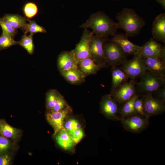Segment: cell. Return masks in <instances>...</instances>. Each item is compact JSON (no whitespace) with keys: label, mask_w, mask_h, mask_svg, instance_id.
<instances>
[{"label":"cell","mask_w":165,"mask_h":165,"mask_svg":"<svg viewBox=\"0 0 165 165\" xmlns=\"http://www.w3.org/2000/svg\"><path fill=\"white\" fill-rule=\"evenodd\" d=\"M80 28H90L94 35L105 38L110 36H113L118 29L117 23L102 12H98L91 15Z\"/></svg>","instance_id":"cell-1"},{"label":"cell","mask_w":165,"mask_h":165,"mask_svg":"<svg viewBox=\"0 0 165 165\" xmlns=\"http://www.w3.org/2000/svg\"><path fill=\"white\" fill-rule=\"evenodd\" d=\"M118 28L123 30L128 37L134 36L139 33L145 24L143 19L133 9L124 8L116 16Z\"/></svg>","instance_id":"cell-2"},{"label":"cell","mask_w":165,"mask_h":165,"mask_svg":"<svg viewBox=\"0 0 165 165\" xmlns=\"http://www.w3.org/2000/svg\"><path fill=\"white\" fill-rule=\"evenodd\" d=\"M108 41L103 45L106 65L112 67L122 65L127 60V55L117 43L109 40Z\"/></svg>","instance_id":"cell-3"},{"label":"cell","mask_w":165,"mask_h":165,"mask_svg":"<svg viewBox=\"0 0 165 165\" xmlns=\"http://www.w3.org/2000/svg\"><path fill=\"white\" fill-rule=\"evenodd\" d=\"M137 83L138 91L147 94H152L164 85L165 76H155L146 71L141 77Z\"/></svg>","instance_id":"cell-4"},{"label":"cell","mask_w":165,"mask_h":165,"mask_svg":"<svg viewBox=\"0 0 165 165\" xmlns=\"http://www.w3.org/2000/svg\"><path fill=\"white\" fill-rule=\"evenodd\" d=\"M120 68L128 78L133 79L141 77L147 71L142 57L139 54L134 55L131 59L125 61Z\"/></svg>","instance_id":"cell-5"},{"label":"cell","mask_w":165,"mask_h":165,"mask_svg":"<svg viewBox=\"0 0 165 165\" xmlns=\"http://www.w3.org/2000/svg\"><path fill=\"white\" fill-rule=\"evenodd\" d=\"M119 120L122 126L126 130L134 133L141 132L149 124L148 118L138 114L125 118H120Z\"/></svg>","instance_id":"cell-6"},{"label":"cell","mask_w":165,"mask_h":165,"mask_svg":"<svg viewBox=\"0 0 165 165\" xmlns=\"http://www.w3.org/2000/svg\"><path fill=\"white\" fill-rule=\"evenodd\" d=\"M93 35L92 31H89L87 28H84L80 41L73 50L78 64L84 59L92 58L90 44Z\"/></svg>","instance_id":"cell-7"},{"label":"cell","mask_w":165,"mask_h":165,"mask_svg":"<svg viewBox=\"0 0 165 165\" xmlns=\"http://www.w3.org/2000/svg\"><path fill=\"white\" fill-rule=\"evenodd\" d=\"M108 40L107 38L100 37L94 34L90 42L91 57L97 64L102 68L107 66L103 45L104 42Z\"/></svg>","instance_id":"cell-8"},{"label":"cell","mask_w":165,"mask_h":165,"mask_svg":"<svg viewBox=\"0 0 165 165\" xmlns=\"http://www.w3.org/2000/svg\"><path fill=\"white\" fill-rule=\"evenodd\" d=\"M142 98L144 112L147 118L160 114L165 111V101L154 98L152 94H146Z\"/></svg>","instance_id":"cell-9"},{"label":"cell","mask_w":165,"mask_h":165,"mask_svg":"<svg viewBox=\"0 0 165 165\" xmlns=\"http://www.w3.org/2000/svg\"><path fill=\"white\" fill-rule=\"evenodd\" d=\"M118 103L111 94L104 95L100 104L101 113L108 119L114 121L119 120L120 118L117 116L119 111Z\"/></svg>","instance_id":"cell-10"},{"label":"cell","mask_w":165,"mask_h":165,"mask_svg":"<svg viewBox=\"0 0 165 165\" xmlns=\"http://www.w3.org/2000/svg\"><path fill=\"white\" fill-rule=\"evenodd\" d=\"M136 84L134 79H132L129 82H127L122 84L110 94L118 103H124L136 94Z\"/></svg>","instance_id":"cell-11"},{"label":"cell","mask_w":165,"mask_h":165,"mask_svg":"<svg viewBox=\"0 0 165 165\" xmlns=\"http://www.w3.org/2000/svg\"><path fill=\"white\" fill-rule=\"evenodd\" d=\"M71 111L70 107L68 106L60 111H49L47 113L46 118L54 130V136L64 127V120Z\"/></svg>","instance_id":"cell-12"},{"label":"cell","mask_w":165,"mask_h":165,"mask_svg":"<svg viewBox=\"0 0 165 165\" xmlns=\"http://www.w3.org/2000/svg\"><path fill=\"white\" fill-rule=\"evenodd\" d=\"M57 64L60 73L73 68L78 67V63L73 50L61 53L58 57Z\"/></svg>","instance_id":"cell-13"},{"label":"cell","mask_w":165,"mask_h":165,"mask_svg":"<svg viewBox=\"0 0 165 165\" xmlns=\"http://www.w3.org/2000/svg\"><path fill=\"white\" fill-rule=\"evenodd\" d=\"M113 37L109 40L117 43L127 55L139 54L141 46L130 42L125 35L116 34Z\"/></svg>","instance_id":"cell-14"},{"label":"cell","mask_w":165,"mask_h":165,"mask_svg":"<svg viewBox=\"0 0 165 165\" xmlns=\"http://www.w3.org/2000/svg\"><path fill=\"white\" fill-rule=\"evenodd\" d=\"M162 45L153 38H151L141 46L139 54L142 57L159 58Z\"/></svg>","instance_id":"cell-15"},{"label":"cell","mask_w":165,"mask_h":165,"mask_svg":"<svg viewBox=\"0 0 165 165\" xmlns=\"http://www.w3.org/2000/svg\"><path fill=\"white\" fill-rule=\"evenodd\" d=\"M147 71L155 76H165V64L159 58L142 57Z\"/></svg>","instance_id":"cell-16"},{"label":"cell","mask_w":165,"mask_h":165,"mask_svg":"<svg viewBox=\"0 0 165 165\" xmlns=\"http://www.w3.org/2000/svg\"><path fill=\"white\" fill-rule=\"evenodd\" d=\"M152 34L156 41L165 42V14L162 13L155 18L152 27Z\"/></svg>","instance_id":"cell-17"},{"label":"cell","mask_w":165,"mask_h":165,"mask_svg":"<svg viewBox=\"0 0 165 165\" xmlns=\"http://www.w3.org/2000/svg\"><path fill=\"white\" fill-rule=\"evenodd\" d=\"M54 136L58 145L65 150H72L76 144L64 127Z\"/></svg>","instance_id":"cell-18"},{"label":"cell","mask_w":165,"mask_h":165,"mask_svg":"<svg viewBox=\"0 0 165 165\" xmlns=\"http://www.w3.org/2000/svg\"><path fill=\"white\" fill-rule=\"evenodd\" d=\"M79 70L86 76L96 74L102 68L91 58L84 59L78 64Z\"/></svg>","instance_id":"cell-19"},{"label":"cell","mask_w":165,"mask_h":165,"mask_svg":"<svg viewBox=\"0 0 165 165\" xmlns=\"http://www.w3.org/2000/svg\"><path fill=\"white\" fill-rule=\"evenodd\" d=\"M61 74L66 81L74 85H79L84 82L86 77L78 67L71 68Z\"/></svg>","instance_id":"cell-20"},{"label":"cell","mask_w":165,"mask_h":165,"mask_svg":"<svg viewBox=\"0 0 165 165\" xmlns=\"http://www.w3.org/2000/svg\"><path fill=\"white\" fill-rule=\"evenodd\" d=\"M112 92L124 83L127 82L128 77L126 73L120 68L112 66L111 69Z\"/></svg>","instance_id":"cell-21"},{"label":"cell","mask_w":165,"mask_h":165,"mask_svg":"<svg viewBox=\"0 0 165 165\" xmlns=\"http://www.w3.org/2000/svg\"><path fill=\"white\" fill-rule=\"evenodd\" d=\"M2 18L16 30L19 28L23 29L27 23V21L28 20L19 15L11 14H6Z\"/></svg>","instance_id":"cell-22"},{"label":"cell","mask_w":165,"mask_h":165,"mask_svg":"<svg viewBox=\"0 0 165 165\" xmlns=\"http://www.w3.org/2000/svg\"><path fill=\"white\" fill-rule=\"evenodd\" d=\"M0 132L2 136L13 139L18 138L20 133L19 129L3 121L0 122Z\"/></svg>","instance_id":"cell-23"},{"label":"cell","mask_w":165,"mask_h":165,"mask_svg":"<svg viewBox=\"0 0 165 165\" xmlns=\"http://www.w3.org/2000/svg\"><path fill=\"white\" fill-rule=\"evenodd\" d=\"M139 97V95L136 94L130 99L124 103L120 111L121 118H125L137 114L134 110V104L135 101Z\"/></svg>","instance_id":"cell-24"},{"label":"cell","mask_w":165,"mask_h":165,"mask_svg":"<svg viewBox=\"0 0 165 165\" xmlns=\"http://www.w3.org/2000/svg\"><path fill=\"white\" fill-rule=\"evenodd\" d=\"M33 35L31 34L28 35L27 34H24L18 42V44L24 48L30 54H32L34 51Z\"/></svg>","instance_id":"cell-25"},{"label":"cell","mask_w":165,"mask_h":165,"mask_svg":"<svg viewBox=\"0 0 165 165\" xmlns=\"http://www.w3.org/2000/svg\"><path fill=\"white\" fill-rule=\"evenodd\" d=\"M28 20V23H27L22 29L24 34L29 33L33 35L36 33H45L46 32V30L44 27L38 25L35 21Z\"/></svg>","instance_id":"cell-26"},{"label":"cell","mask_w":165,"mask_h":165,"mask_svg":"<svg viewBox=\"0 0 165 165\" xmlns=\"http://www.w3.org/2000/svg\"><path fill=\"white\" fill-rule=\"evenodd\" d=\"M61 94L55 90H51L46 95V107L49 111L53 107Z\"/></svg>","instance_id":"cell-27"},{"label":"cell","mask_w":165,"mask_h":165,"mask_svg":"<svg viewBox=\"0 0 165 165\" xmlns=\"http://www.w3.org/2000/svg\"><path fill=\"white\" fill-rule=\"evenodd\" d=\"M18 44V42L15 41L13 38L4 33L2 32L0 36V50L6 49Z\"/></svg>","instance_id":"cell-28"},{"label":"cell","mask_w":165,"mask_h":165,"mask_svg":"<svg viewBox=\"0 0 165 165\" xmlns=\"http://www.w3.org/2000/svg\"><path fill=\"white\" fill-rule=\"evenodd\" d=\"M23 12L28 18L34 16L38 12V8L36 5L33 2L26 3L23 8Z\"/></svg>","instance_id":"cell-29"},{"label":"cell","mask_w":165,"mask_h":165,"mask_svg":"<svg viewBox=\"0 0 165 165\" xmlns=\"http://www.w3.org/2000/svg\"><path fill=\"white\" fill-rule=\"evenodd\" d=\"M0 26L2 32L13 38L17 33V30L14 29L8 22L0 18Z\"/></svg>","instance_id":"cell-30"},{"label":"cell","mask_w":165,"mask_h":165,"mask_svg":"<svg viewBox=\"0 0 165 165\" xmlns=\"http://www.w3.org/2000/svg\"><path fill=\"white\" fill-rule=\"evenodd\" d=\"M64 127L68 133L81 128V125L77 120L71 118L67 119L64 123Z\"/></svg>","instance_id":"cell-31"},{"label":"cell","mask_w":165,"mask_h":165,"mask_svg":"<svg viewBox=\"0 0 165 165\" xmlns=\"http://www.w3.org/2000/svg\"><path fill=\"white\" fill-rule=\"evenodd\" d=\"M69 106L61 94L53 108L49 111L57 112Z\"/></svg>","instance_id":"cell-32"},{"label":"cell","mask_w":165,"mask_h":165,"mask_svg":"<svg viewBox=\"0 0 165 165\" xmlns=\"http://www.w3.org/2000/svg\"><path fill=\"white\" fill-rule=\"evenodd\" d=\"M134 106L137 114L147 118L144 112L142 98H139L138 97L137 99L134 102Z\"/></svg>","instance_id":"cell-33"},{"label":"cell","mask_w":165,"mask_h":165,"mask_svg":"<svg viewBox=\"0 0 165 165\" xmlns=\"http://www.w3.org/2000/svg\"><path fill=\"white\" fill-rule=\"evenodd\" d=\"M68 134L76 144L79 142L84 136V131L81 128L78 129Z\"/></svg>","instance_id":"cell-34"},{"label":"cell","mask_w":165,"mask_h":165,"mask_svg":"<svg viewBox=\"0 0 165 165\" xmlns=\"http://www.w3.org/2000/svg\"><path fill=\"white\" fill-rule=\"evenodd\" d=\"M10 146V142L7 138L3 136H0V152L7 150Z\"/></svg>","instance_id":"cell-35"},{"label":"cell","mask_w":165,"mask_h":165,"mask_svg":"<svg viewBox=\"0 0 165 165\" xmlns=\"http://www.w3.org/2000/svg\"><path fill=\"white\" fill-rule=\"evenodd\" d=\"M154 92L155 93L156 98L165 101V86L164 85Z\"/></svg>","instance_id":"cell-36"},{"label":"cell","mask_w":165,"mask_h":165,"mask_svg":"<svg viewBox=\"0 0 165 165\" xmlns=\"http://www.w3.org/2000/svg\"><path fill=\"white\" fill-rule=\"evenodd\" d=\"M11 158L8 154H5L0 156V165H8L9 164Z\"/></svg>","instance_id":"cell-37"},{"label":"cell","mask_w":165,"mask_h":165,"mask_svg":"<svg viewBox=\"0 0 165 165\" xmlns=\"http://www.w3.org/2000/svg\"><path fill=\"white\" fill-rule=\"evenodd\" d=\"M159 58L162 63L165 64V47L164 46H162Z\"/></svg>","instance_id":"cell-38"},{"label":"cell","mask_w":165,"mask_h":165,"mask_svg":"<svg viewBox=\"0 0 165 165\" xmlns=\"http://www.w3.org/2000/svg\"><path fill=\"white\" fill-rule=\"evenodd\" d=\"M156 1L160 4L163 9H165V0H156Z\"/></svg>","instance_id":"cell-39"}]
</instances>
